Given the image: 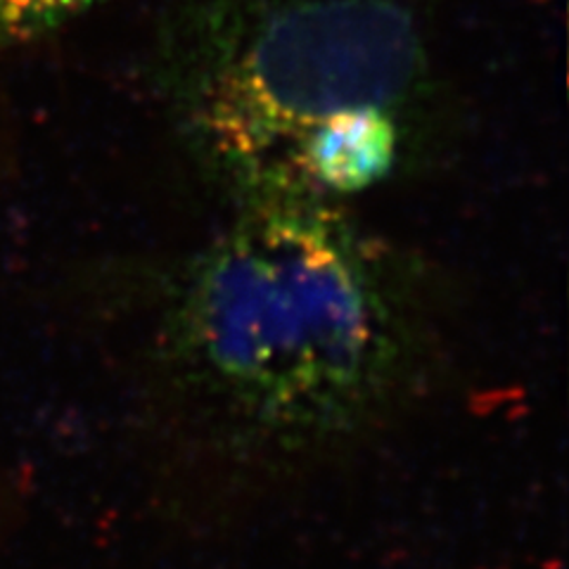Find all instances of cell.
I'll return each instance as SVG.
<instances>
[{"instance_id": "2", "label": "cell", "mask_w": 569, "mask_h": 569, "mask_svg": "<svg viewBox=\"0 0 569 569\" xmlns=\"http://www.w3.org/2000/svg\"><path fill=\"white\" fill-rule=\"evenodd\" d=\"M422 56L387 0H213L176 33L169 93L211 171L249 204L318 202L320 157L399 117Z\"/></svg>"}, {"instance_id": "3", "label": "cell", "mask_w": 569, "mask_h": 569, "mask_svg": "<svg viewBox=\"0 0 569 569\" xmlns=\"http://www.w3.org/2000/svg\"><path fill=\"white\" fill-rule=\"evenodd\" d=\"M96 0H0V39H27L58 27Z\"/></svg>"}, {"instance_id": "1", "label": "cell", "mask_w": 569, "mask_h": 569, "mask_svg": "<svg viewBox=\"0 0 569 569\" xmlns=\"http://www.w3.org/2000/svg\"><path fill=\"white\" fill-rule=\"evenodd\" d=\"M443 356L413 266L320 202H261L171 276L140 372L167 451L252 489L380 437Z\"/></svg>"}]
</instances>
